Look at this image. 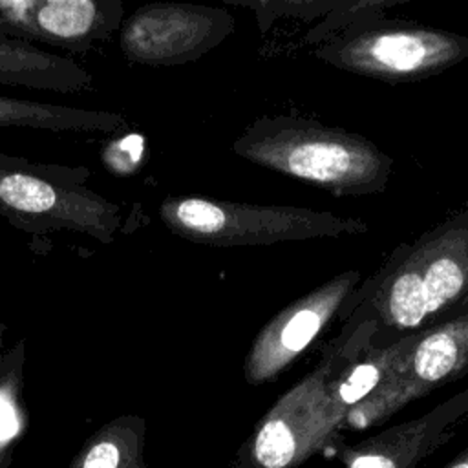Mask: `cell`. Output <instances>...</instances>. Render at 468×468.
I'll list each match as a JSON object with an SVG mask.
<instances>
[{
	"label": "cell",
	"instance_id": "cell-6",
	"mask_svg": "<svg viewBox=\"0 0 468 468\" xmlns=\"http://www.w3.org/2000/svg\"><path fill=\"white\" fill-rule=\"evenodd\" d=\"M347 411L333 389V362H320L291 386L258 420L238 455V468H298L333 442Z\"/></svg>",
	"mask_w": 468,
	"mask_h": 468
},
{
	"label": "cell",
	"instance_id": "cell-2",
	"mask_svg": "<svg viewBox=\"0 0 468 468\" xmlns=\"http://www.w3.org/2000/svg\"><path fill=\"white\" fill-rule=\"evenodd\" d=\"M236 155L335 196L384 192L393 159L360 133L291 115L254 121L232 144Z\"/></svg>",
	"mask_w": 468,
	"mask_h": 468
},
{
	"label": "cell",
	"instance_id": "cell-4",
	"mask_svg": "<svg viewBox=\"0 0 468 468\" xmlns=\"http://www.w3.org/2000/svg\"><path fill=\"white\" fill-rule=\"evenodd\" d=\"M163 225L176 236L208 247L274 245L366 234L360 218L291 205H254L199 196H168L159 205Z\"/></svg>",
	"mask_w": 468,
	"mask_h": 468
},
{
	"label": "cell",
	"instance_id": "cell-12",
	"mask_svg": "<svg viewBox=\"0 0 468 468\" xmlns=\"http://www.w3.org/2000/svg\"><path fill=\"white\" fill-rule=\"evenodd\" d=\"M0 84L75 93L91 90L93 75L73 58L0 37Z\"/></svg>",
	"mask_w": 468,
	"mask_h": 468
},
{
	"label": "cell",
	"instance_id": "cell-9",
	"mask_svg": "<svg viewBox=\"0 0 468 468\" xmlns=\"http://www.w3.org/2000/svg\"><path fill=\"white\" fill-rule=\"evenodd\" d=\"M360 271H344L278 311L252 338L243 377L250 386L276 380L324 333L360 283Z\"/></svg>",
	"mask_w": 468,
	"mask_h": 468
},
{
	"label": "cell",
	"instance_id": "cell-16",
	"mask_svg": "<svg viewBox=\"0 0 468 468\" xmlns=\"http://www.w3.org/2000/svg\"><path fill=\"white\" fill-rule=\"evenodd\" d=\"M144 137L135 132H128L122 135H113L101 150L102 165L115 177H130L143 165L144 155Z\"/></svg>",
	"mask_w": 468,
	"mask_h": 468
},
{
	"label": "cell",
	"instance_id": "cell-13",
	"mask_svg": "<svg viewBox=\"0 0 468 468\" xmlns=\"http://www.w3.org/2000/svg\"><path fill=\"white\" fill-rule=\"evenodd\" d=\"M0 128H35L62 133L119 135L130 128L122 113L0 95Z\"/></svg>",
	"mask_w": 468,
	"mask_h": 468
},
{
	"label": "cell",
	"instance_id": "cell-14",
	"mask_svg": "<svg viewBox=\"0 0 468 468\" xmlns=\"http://www.w3.org/2000/svg\"><path fill=\"white\" fill-rule=\"evenodd\" d=\"M144 446L146 420L119 415L86 439L68 468H148Z\"/></svg>",
	"mask_w": 468,
	"mask_h": 468
},
{
	"label": "cell",
	"instance_id": "cell-7",
	"mask_svg": "<svg viewBox=\"0 0 468 468\" xmlns=\"http://www.w3.org/2000/svg\"><path fill=\"white\" fill-rule=\"evenodd\" d=\"M468 375V294L437 324L415 333L384 382L358 402L344 428L380 424L428 393Z\"/></svg>",
	"mask_w": 468,
	"mask_h": 468
},
{
	"label": "cell",
	"instance_id": "cell-8",
	"mask_svg": "<svg viewBox=\"0 0 468 468\" xmlns=\"http://www.w3.org/2000/svg\"><path fill=\"white\" fill-rule=\"evenodd\" d=\"M234 29L221 7L154 2L135 9L119 27V46L128 62L176 66L201 58Z\"/></svg>",
	"mask_w": 468,
	"mask_h": 468
},
{
	"label": "cell",
	"instance_id": "cell-3",
	"mask_svg": "<svg viewBox=\"0 0 468 468\" xmlns=\"http://www.w3.org/2000/svg\"><path fill=\"white\" fill-rule=\"evenodd\" d=\"M90 176L86 166L0 152V214L33 236L69 230L110 245L121 229V208L88 186Z\"/></svg>",
	"mask_w": 468,
	"mask_h": 468
},
{
	"label": "cell",
	"instance_id": "cell-1",
	"mask_svg": "<svg viewBox=\"0 0 468 468\" xmlns=\"http://www.w3.org/2000/svg\"><path fill=\"white\" fill-rule=\"evenodd\" d=\"M466 294L468 210L399 245L336 316L342 329L371 325V349H378L437 324Z\"/></svg>",
	"mask_w": 468,
	"mask_h": 468
},
{
	"label": "cell",
	"instance_id": "cell-11",
	"mask_svg": "<svg viewBox=\"0 0 468 468\" xmlns=\"http://www.w3.org/2000/svg\"><path fill=\"white\" fill-rule=\"evenodd\" d=\"M121 0H37V42L86 51L122 24Z\"/></svg>",
	"mask_w": 468,
	"mask_h": 468
},
{
	"label": "cell",
	"instance_id": "cell-10",
	"mask_svg": "<svg viewBox=\"0 0 468 468\" xmlns=\"http://www.w3.org/2000/svg\"><path fill=\"white\" fill-rule=\"evenodd\" d=\"M468 422V386L428 413L367 437L342 453L346 468H415Z\"/></svg>",
	"mask_w": 468,
	"mask_h": 468
},
{
	"label": "cell",
	"instance_id": "cell-18",
	"mask_svg": "<svg viewBox=\"0 0 468 468\" xmlns=\"http://www.w3.org/2000/svg\"><path fill=\"white\" fill-rule=\"evenodd\" d=\"M444 468H468V448H464L450 464Z\"/></svg>",
	"mask_w": 468,
	"mask_h": 468
},
{
	"label": "cell",
	"instance_id": "cell-17",
	"mask_svg": "<svg viewBox=\"0 0 468 468\" xmlns=\"http://www.w3.org/2000/svg\"><path fill=\"white\" fill-rule=\"evenodd\" d=\"M35 7L37 0H0V37L37 42Z\"/></svg>",
	"mask_w": 468,
	"mask_h": 468
},
{
	"label": "cell",
	"instance_id": "cell-19",
	"mask_svg": "<svg viewBox=\"0 0 468 468\" xmlns=\"http://www.w3.org/2000/svg\"><path fill=\"white\" fill-rule=\"evenodd\" d=\"M4 335H2V329H0V367H2V362H4Z\"/></svg>",
	"mask_w": 468,
	"mask_h": 468
},
{
	"label": "cell",
	"instance_id": "cell-5",
	"mask_svg": "<svg viewBox=\"0 0 468 468\" xmlns=\"http://www.w3.org/2000/svg\"><path fill=\"white\" fill-rule=\"evenodd\" d=\"M314 57L362 77L419 80L463 62L468 57V38L411 22H355L320 44Z\"/></svg>",
	"mask_w": 468,
	"mask_h": 468
},
{
	"label": "cell",
	"instance_id": "cell-15",
	"mask_svg": "<svg viewBox=\"0 0 468 468\" xmlns=\"http://www.w3.org/2000/svg\"><path fill=\"white\" fill-rule=\"evenodd\" d=\"M24 340L4 353L0 367V468L9 466L11 450L16 435L20 433L18 397L22 388V367H24Z\"/></svg>",
	"mask_w": 468,
	"mask_h": 468
}]
</instances>
